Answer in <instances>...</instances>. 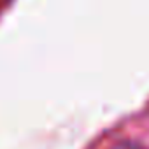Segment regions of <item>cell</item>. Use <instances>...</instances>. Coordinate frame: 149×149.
<instances>
[{"mask_svg": "<svg viewBox=\"0 0 149 149\" xmlns=\"http://www.w3.org/2000/svg\"><path fill=\"white\" fill-rule=\"evenodd\" d=\"M112 149H149V147H146L139 142H133V140H121V142L114 144Z\"/></svg>", "mask_w": 149, "mask_h": 149, "instance_id": "obj_1", "label": "cell"}]
</instances>
